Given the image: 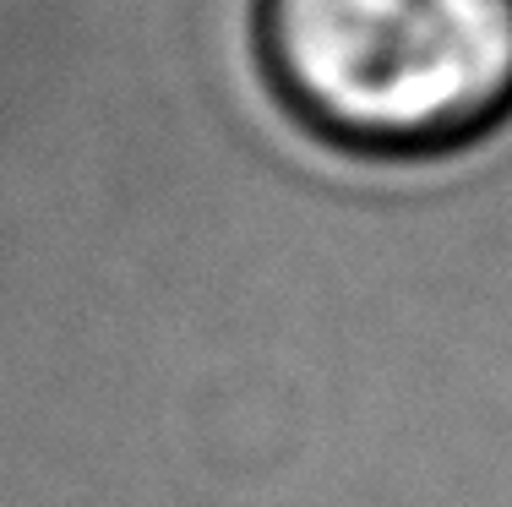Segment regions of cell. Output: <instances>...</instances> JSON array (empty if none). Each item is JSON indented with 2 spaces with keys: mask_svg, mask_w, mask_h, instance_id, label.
Returning a JSON list of instances; mask_svg holds the SVG:
<instances>
[{
  "mask_svg": "<svg viewBox=\"0 0 512 507\" xmlns=\"http://www.w3.org/2000/svg\"><path fill=\"white\" fill-rule=\"evenodd\" d=\"M278 77L327 131L453 142L512 99V0H273Z\"/></svg>",
  "mask_w": 512,
  "mask_h": 507,
  "instance_id": "obj_1",
  "label": "cell"
}]
</instances>
